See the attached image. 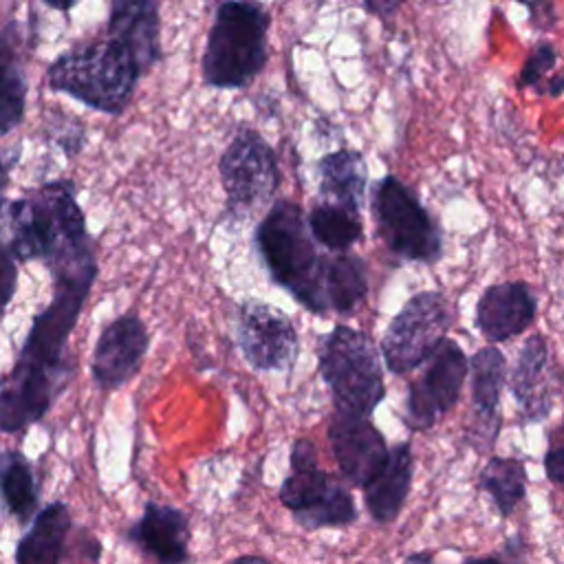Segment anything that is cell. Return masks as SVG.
I'll return each instance as SVG.
<instances>
[{"label": "cell", "instance_id": "26", "mask_svg": "<svg viewBox=\"0 0 564 564\" xmlns=\"http://www.w3.org/2000/svg\"><path fill=\"white\" fill-rule=\"evenodd\" d=\"M308 227L313 238L322 247L337 253L348 251L355 242L361 240V234H364L359 212L344 205L326 203V200H322L311 209Z\"/></svg>", "mask_w": 564, "mask_h": 564}, {"label": "cell", "instance_id": "13", "mask_svg": "<svg viewBox=\"0 0 564 564\" xmlns=\"http://www.w3.org/2000/svg\"><path fill=\"white\" fill-rule=\"evenodd\" d=\"M333 456L355 487H364L390 458V449L370 416L335 410L328 425Z\"/></svg>", "mask_w": 564, "mask_h": 564}, {"label": "cell", "instance_id": "33", "mask_svg": "<svg viewBox=\"0 0 564 564\" xmlns=\"http://www.w3.org/2000/svg\"><path fill=\"white\" fill-rule=\"evenodd\" d=\"M405 564H432L430 555H423V553H416V555H410L405 560ZM463 564H505L500 557H467L463 560Z\"/></svg>", "mask_w": 564, "mask_h": 564}, {"label": "cell", "instance_id": "11", "mask_svg": "<svg viewBox=\"0 0 564 564\" xmlns=\"http://www.w3.org/2000/svg\"><path fill=\"white\" fill-rule=\"evenodd\" d=\"M467 372L469 361L463 348L454 339H445L408 386V425L430 430L456 405Z\"/></svg>", "mask_w": 564, "mask_h": 564}, {"label": "cell", "instance_id": "2", "mask_svg": "<svg viewBox=\"0 0 564 564\" xmlns=\"http://www.w3.org/2000/svg\"><path fill=\"white\" fill-rule=\"evenodd\" d=\"M4 249L18 262L40 260L55 271L95 256L70 181H53L4 205Z\"/></svg>", "mask_w": 564, "mask_h": 564}, {"label": "cell", "instance_id": "29", "mask_svg": "<svg viewBox=\"0 0 564 564\" xmlns=\"http://www.w3.org/2000/svg\"><path fill=\"white\" fill-rule=\"evenodd\" d=\"M544 474L551 485L564 491V419L557 427L549 432V443L544 452Z\"/></svg>", "mask_w": 564, "mask_h": 564}, {"label": "cell", "instance_id": "9", "mask_svg": "<svg viewBox=\"0 0 564 564\" xmlns=\"http://www.w3.org/2000/svg\"><path fill=\"white\" fill-rule=\"evenodd\" d=\"M452 324L449 302L438 291L412 295L392 317L381 339L383 361L390 372L405 375L425 364L447 339Z\"/></svg>", "mask_w": 564, "mask_h": 564}, {"label": "cell", "instance_id": "7", "mask_svg": "<svg viewBox=\"0 0 564 564\" xmlns=\"http://www.w3.org/2000/svg\"><path fill=\"white\" fill-rule=\"evenodd\" d=\"M280 502L306 531L346 527L357 518L352 496L319 467L308 438H295L291 445V469L280 487Z\"/></svg>", "mask_w": 564, "mask_h": 564}, {"label": "cell", "instance_id": "8", "mask_svg": "<svg viewBox=\"0 0 564 564\" xmlns=\"http://www.w3.org/2000/svg\"><path fill=\"white\" fill-rule=\"evenodd\" d=\"M372 214L383 245L410 262H436L443 238L436 220L397 176H383L372 192Z\"/></svg>", "mask_w": 564, "mask_h": 564}, {"label": "cell", "instance_id": "21", "mask_svg": "<svg viewBox=\"0 0 564 564\" xmlns=\"http://www.w3.org/2000/svg\"><path fill=\"white\" fill-rule=\"evenodd\" d=\"M70 527V511L64 502L46 505L18 542L15 564H59Z\"/></svg>", "mask_w": 564, "mask_h": 564}, {"label": "cell", "instance_id": "1", "mask_svg": "<svg viewBox=\"0 0 564 564\" xmlns=\"http://www.w3.org/2000/svg\"><path fill=\"white\" fill-rule=\"evenodd\" d=\"M53 297L40 311L22 344L13 370L2 379L0 427L18 432L42 419L64 386L66 339L97 275L95 256L51 271Z\"/></svg>", "mask_w": 564, "mask_h": 564}, {"label": "cell", "instance_id": "17", "mask_svg": "<svg viewBox=\"0 0 564 564\" xmlns=\"http://www.w3.org/2000/svg\"><path fill=\"white\" fill-rule=\"evenodd\" d=\"M126 538L159 564H185L189 560V520L172 505L145 502L141 518Z\"/></svg>", "mask_w": 564, "mask_h": 564}, {"label": "cell", "instance_id": "5", "mask_svg": "<svg viewBox=\"0 0 564 564\" xmlns=\"http://www.w3.org/2000/svg\"><path fill=\"white\" fill-rule=\"evenodd\" d=\"M269 13L256 0H225L212 22L203 77L214 88H245L267 62Z\"/></svg>", "mask_w": 564, "mask_h": 564}, {"label": "cell", "instance_id": "10", "mask_svg": "<svg viewBox=\"0 0 564 564\" xmlns=\"http://www.w3.org/2000/svg\"><path fill=\"white\" fill-rule=\"evenodd\" d=\"M229 212L245 214L269 200L280 185V170L271 145L253 130H240L218 163Z\"/></svg>", "mask_w": 564, "mask_h": 564}, {"label": "cell", "instance_id": "30", "mask_svg": "<svg viewBox=\"0 0 564 564\" xmlns=\"http://www.w3.org/2000/svg\"><path fill=\"white\" fill-rule=\"evenodd\" d=\"M15 258L11 256L9 249H2V291H4V306L11 302L13 297V291H15V280H18V273H15Z\"/></svg>", "mask_w": 564, "mask_h": 564}, {"label": "cell", "instance_id": "16", "mask_svg": "<svg viewBox=\"0 0 564 564\" xmlns=\"http://www.w3.org/2000/svg\"><path fill=\"white\" fill-rule=\"evenodd\" d=\"M555 366L549 357V344L544 335H531L520 352L511 372V392L524 421H544L555 401Z\"/></svg>", "mask_w": 564, "mask_h": 564}, {"label": "cell", "instance_id": "24", "mask_svg": "<svg viewBox=\"0 0 564 564\" xmlns=\"http://www.w3.org/2000/svg\"><path fill=\"white\" fill-rule=\"evenodd\" d=\"M0 489H2L4 509L13 520L24 524L37 516L35 513L40 502L37 482L29 460L15 449H7L2 454Z\"/></svg>", "mask_w": 564, "mask_h": 564}, {"label": "cell", "instance_id": "12", "mask_svg": "<svg viewBox=\"0 0 564 564\" xmlns=\"http://www.w3.org/2000/svg\"><path fill=\"white\" fill-rule=\"evenodd\" d=\"M236 335L245 359L256 370H289L297 359L300 339L291 317L267 302L240 304Z\"/></svg>", "mask_w": 564, "mask_h": 564}, {"label": "cell", "instance_id": "35", "mask_svg": "<svg viewBox=\"0 0 564 564\" xmlns=\"http://www.w3.org/2000/svg\"><path fill=\"white\" fill-rule=\"evenodd\" d=\"M229 564H271V562L264 560V557H260V555H240V557L231 560Z\"/></svg>", "mask_w": 564, "mask_h": 564}, {"label": "cell", "instance_id": "4", "mask_svg": "<svg viewBox=\"0 0 564 564\" xmlns=\"http://www.w3.org/2000/svg\"><path fill=\"white\" fill-rule=\"evenodd\" d=\"M145 70L115 37H101L59 55L46 70L51 90L66 93L84 106L119 115Z\"/></svg>", "mask_w": 564, "mask_h": 564}, {"label": "cell", "instance_id": "20", "mask_svg": "<svg viewBox=\"0 0 564 564\" xmlns=\"http://www.w3.org/2000/svg\"><path fill=\"white\" fill-rule=\"evenodd\" d=\"M469 370H471V401L478 419V434H487L489 443H494L500 427L498 405H500L505 375H507L505 355L496 346H485L469 359Z\"/></svg>", "mask_w": 564, "mask_h": 564}, {"label": "cell", "instance_id": "15", "mask_svg": "<svg viewBox=\"0 0 564 564\" xmlns=\"http://www.w3.org/2000/svg\"><path fill=\"white\" fill-rule=\"evenodd\" d=\"M538 315V297L522 280L487 286L476 302V326L489 344L524 333Z\"/></svg>", "mask_w": 564, "mask_h": 564}, {"label": "cell", "instance_id": "34", "mask_svg": "<svg viewBox=\"0 0 564 564\" xmlns=\"http://www.w3.org/2000/svg\"><path fill=\"white\" fill-rule=\"evenodd\" d=\"M46 7L57 9V11H68L70 7H75L79 0H42Z\"/></svg>", "mask_w": 564, "mask_h": 564}, {"label": "cell", "instance_id": "32", "mask_svg": "<svg viewBox=\"0 0 564 564\" xmlns=\"http://www.w3.org/2000/svg\"><path fill=\"white\" fill-rule=\"evenodd\" d=\"M361 4L377 18H390L403 4V0H361Z\"/></svg>", "mask_w": 564, "mask_h": 564}, {"label": "cell", "instance_id": "14", "mask_svg": "<svg viewBox=\"0 0 564 564\" xmlns=\"http://www.w3.org/2000/svg\"><path fill=\"white\" fill-rule=\"evenodd\" d=\"M150 335L145 324L134 315H121L106 324L95 341L93 379L101 390H115L128 383L148 352Z\"/></svg>", "mask_w": 564, "mask_h": 564}, {"label": "cell", "instance_id": "6", "mask_svg": "<svg viewBox=\"0 0 564 564\" xmlns=\"http://www.w3.org/2000/svg\"><path fill=\"white\" fill-rule=\"evenodd\" d=\"M317 366L333 394L335 410L370 416L386 394L383 370L372 339L350 326L319 337Z\"/></svg>", "mask_w": 564, "mask_h": 564}, {"label": "cell", "instance_id": "27", "mask_svg": "<svg viewBox=\"0 0 564 564\" xmlns=\"http://www.w3.org/2000/svg\"><path fill=\"white\" fill-rule=\"evenodd\" d=\"M24 97H26V82L20 64L11 57L9 44L4 42V57H2V79H0V130L9 134L24 115Z\"/></svg>", "mask_w": 564, "mask_h": 564}, {"label": "cell", "instance_id": "28", "mask_svg": "<svg viewBox=\"0 0 564 564\" xmlns=\"http://www.w3.org/2000/svg\"><path fill=\"white\" fill-rule=\"evenodd\" d=\"M557 64V51L549 42H540L531 48L520 75H518V86L520 88H535L538 93L546 90V75Z\"/></svg>", "mask_w": 564, "mask_h": 564}, {"label": "cell", "instance_id": "18", "mask_svg": "<svg viewBox=\"0 0 564 564\" xmlns=\"http://www.w3.org/2000/svg\"><path fill=\"white\" fill-rule=\"evenodd\" d=\"M161 20L156 0H110L108 35L119 40L148 70L161 55Z\"/></svg>", "mask_w": 564, "mask_h": 564}, {"label": "cell", "instance_id": "25", "mask_svg": "<svg viewBox=\"0 0 564 564\" xmlns=\"http://www.w3.org/2000/svg\"><path fill=\"white\" fill-rule=\"evenodd\" d=\"M478 485L487 491L502 518H509L527 496V467L520 458L494 456L478 476Z\"/></svg>", "mask_w": 564, "mask_h": 564}, {"label": "cell", "instance_id": "3", "mask_svg": "<svg viewBox=\"0 0 564 564\" xmlns=\"http://www.w3.org/2000/svg\"><path fill=\"white\" fill-rule=\"evenodd\" d=\"M308 218L293 200H278L256 229V245L275 284L286 289L311 313L326 315V260L317 253Z\"/></svg>", "mask_w": 564, "mask_h": 564}, {"label": "cell", "instance_id": "19", "mask_svg": "<svg viewBox=\"0 0 564 564\" xmlns=\"http://www.w3.org/2000/svg\"><path fill=\"white\" fill-rule=\"evenodd\" d=\"M412 482V449L410 443H399L390 449L388 463L361 487L364 502L372 520L386 524L397 520L403 509Z\"/></svg>", "mask_w": 564, "mask_h": 564}, {"label": "cell", "instance_id": "22", "mask_svg": "<svg viewBox=\"0 0 564 564\" xmlns=\"http://www.w3.org/2000/svg\"><path fill=\"white\" fill-rule=\"evenodd\" d=\"M322 200L361 209L366 194V163L357 150H337L317 163Z\"/></svg>", "mask_w": 564, "mask_h": 564}, {"label": "cell", "instance_id": "23", "mask_svg": "<svg viewBox=\"0 0 564 564\" xmlns=\"http://www.w3.org/2000/svg\"><path fill=\"white\" fill-rule=\"evenodd\" d=\"M324 291L328 308L335 313H352L368 291L366 264L355 253H337L326 260Z\"/></svg>", "mask_w": 564, "mask_h": 564}, {"label": "cell", "instance_id": "31", "mask_svg": "<svg viewBox=\"0 0 564 564\" xmlns=\"http://www.w3.org/2000/svg\"><path fill=\"white\" fill-rule=\"evenodd\" d=\"M516 2H522L529 13H531V20L533 24H538L540 29L549 26L553 22V9H551V0H516Z\"/></svg>", "mask_w": 564, "mask_h": 564}]
</instances>
